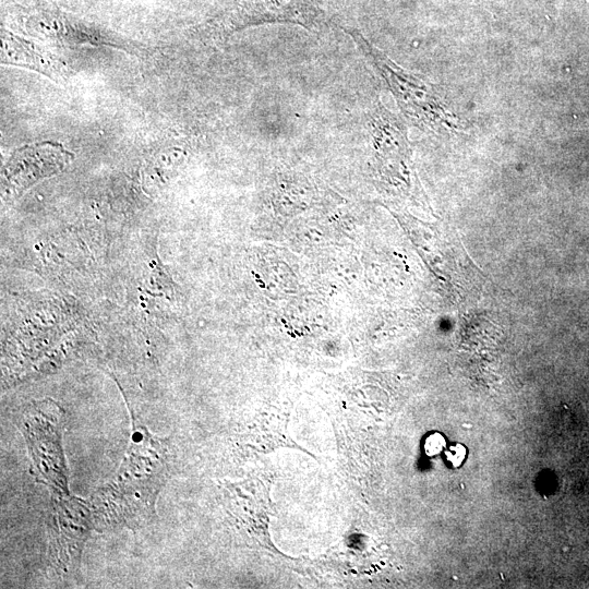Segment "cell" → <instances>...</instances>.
I'll list each match as a JSON object with an SVG mask.
<instances>
[{"label": "cell", "mask_w": 589, "mask_h": 589, "mask_svg": "<svg viewBox=\"0 0 589 589\" xmlns=\"http://www.w3.org/2000/svg\"><path fill=\"white\" fill-rule=\"evenodd\" d=\"M351 35L385 77L407 116L426 125H450L445 108L424 82L397 67L360 34L354 32Z\"/></svg>", "instance_id": "cell-2"}, {"label": "cell", "mask_w": 589, "mask_h": 589, "mask_svg": "<svg viewBox=\"0 0 589 589\" xmlns=\"http://www.w3.org/2000/svg\"><path fill=\"white\" fill-rule=\"evenodd\" d=\"M70 158L71 154L55 143L28 145L16 151L3 171L5 195H20L39 179L61 171Z\"/></svg>", "instance_id": "cell-3"}, {"label": "cell", "mask_w": 589, "mask_h": 589, "mask_svg": "<svg viewBox=\"0 0 589 589\" xmlns=\"http://www.w3.org/2000/svg\"><path fill=\"white\" fill-rule=\"evenodd\" d=\"M445 454L453 467H459L466 457V448L461 444H456L450 446Z\"/></svg>", "instance_id": "cell-6"}, {"label": "cell", "mask_w": 589, "mask_h": 589, "mask_svg": "<svg viewBox=\"0 0 589 589\" xmlns=\"http://www.w3.org/2000/svg\"><path fill=\"white\" fill-rule=\"evenodd\" d=\"M51 536V557L63 572L77 567L81 549L91 528L88 508L80 500L59 502Z\"/></svg>", "instance_id": "cell-4"}, {"label": "cell", "mask_w": 589, "mask_h": 589, "mask_svg": "<svg viewBox=\"0 0 589 589\" xmlns=\"http://www.w3.org/2000/svg\"><path fill=\"white\" fill-rule=\"evenodd\" d=\"M445 447V438L438 434H432L425 440V452L428 455L433 456L443 450Z\"/></svg>", "instance_id": "cell-5"}, {"label": "cell", "mask_w": 589, "mask_h": 589, "mask_svg": "<svg viewBox=\"0 0 589 589\" xmlns=\"http://www.w3.org/2000/svg\"><path fill=\"white\" fill-rule=\"evenodd\" d=\"M171 454L165 440L134 426L131 445L116 478L94 495V505L109 524L136 527L152 519L157 493L170 474Z\"/></svg>", "instance_id": "cell-1"}]
</instances>
